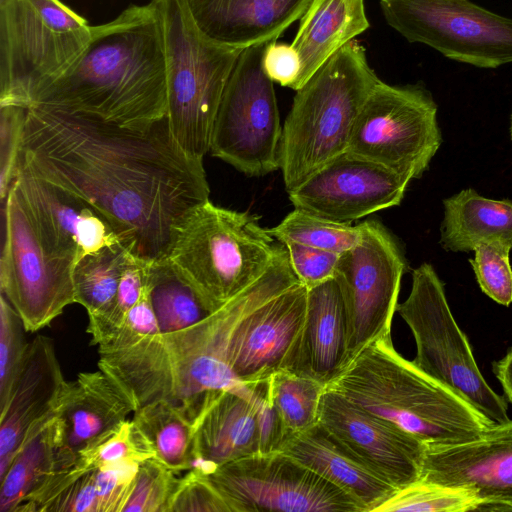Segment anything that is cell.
Wrapping results in <instances>:
<instances>
[{
	"label": "cell",
	"mask_w": 512,
	"mask_h": 512,
	"mask_svg": "<svg viewBox=\"0 0 512 512\" xmlns=\"http://www.w3.org/2000/svg\"><path fill=\"white\" fill-rule=\"evenodd\" d=\"M18 166L89 203L148 263L165 259L174 226L210 194L203 159L180 147L166 116L133 128L30 107Z\"/></svg>",
	"instance_id": "6da1fadb"
},
{
	"label": "cell",
	"mask_w": 512,
	"mask_h": 512,
	"mask_svg": "<svg viewBox=\"0 0 512 512\" xmlns=\"http://www.w3.org/2000/svg\"><path fill=\"white\" fill-rule=\"evenodd\" d=\"M299 282L287 247L277 245L267 270L250 286L202 321L114 351H98L99 369L129 396L135 410L164 400L194 424L208 399L240 384L232 371L239 330L246 318Z\"/></svg>",
	"instance_id": "7a4b0ae2"
},
{
	"label": "cell",
	"mask_w": 512,
	"mask_h": 512,
	"mask_svg": "<svg viewBox=\"0 0 512 512\" xmlns=\"http://www.w3.org/2000/svg\"><path fill=\"white\" fill-rule=\"evenodd\" d=\"M30 107L91 115L133 128L164 118V38L154 3L129 6L114 20L93 26L76 64Z\"/></svg>",
	"instance_id": "3957f363"
},
{
	"label": "cell",
	"mask_w": 512,
	"mask_h": 512,
	"mask_svg": "<svg viewBox=\"0 0 512 512\" xmlns=\"http://www.w3.org/2000/svg\"><path fill=\"white\" fill-rule=\"evenodd\" d=\"M327 388L428 445L472 440L494 424L402 357L391 335L366 346Z\"/></svg>",
	"instance_id": "277c9868"
},
{
	"label": "cell",
	"mask_w": 512,
	"mask_h": 512,
	"mask_svg": "<svg viewBox=\"0 0 512 512\" xmlns=\"http://www.w3.org/2000/svg\"><path fill=\"white\" fill-rule=\"evenodd\" d=\"M379 81L365 48L354 39L296 91L280 142L287 192L347 152L356 118Z\"/></svg>",
	"instance_id": "5b68a950"
},
{
	"label": "cell",
	"mask_w": 512,
	"mask_h": 512,
	"mask_svg": "<svg viewBox=\"0 0 512 512\" xmlns=\"http://www.w3.org/2000/svg\"><path fill=\"white\" fill-rule=\"evenodd\" d=\"M276 249L256 216L207 200L174 226L165 259L216 311L267 270Z\"/></svg>",
	"instance_id": "8992f818"
},
{
	"label": "cell",
	"mask_w": 512,
	"mask_h": 512,
	"mask_svg": "<svg viewBox=\"0 0 512 512\" xmlns=\"http://www.w3.org/2000/svg\"><path fill=\"white\" fill-rule=\"evenodd\" d=\"M160 16L171 133L190 156L203 159L228 78L244 49L221 44L197 25L187 0H151Z\"/></svg>",
	"instance_id": "52a82bcc"
},
{
	"label": "cell",
	"mask_w": 512,
	"mask_h": 512,
	"mask_svg": "<svg viewBox=\"0 0 512 512\" xmlns=\"http://www.w3.org/2000/svg\"><path fill=\"white\" fill-rule=\"evenodd\" d=\"M92 27L60 0H0V106L29 108L76 64Z\"/></svg>",
	"instance_id": "ba28073f"
},
{
	"label": "cell",
	"mask_w": 512,
	"mask_h": 512,
	"mask_svg": "<svg viewBox=\"0 0 512 512\" xmlns=\"http://www.w3.org/2000/svg\"><path fill=\"white\" fill-rule=\"evenodd\" d=\"M396 312L416 344L413 363L448 387L494 424L508 421L506 397L497 394L478 368L466 335L450 310L444 284L429 263L412 272V287Z\"/></svg>",
	"instance_id": "9c48e42d"
},
{
	"label": "cell",
	"mask_w": 512,
	"mask_h": 512,
	"mask_svg": "<svg viewBox=\"0 0 512 512\" xmlns=\"http://www.w3.org/2000/svg\"><path fill=\"white\" fill-rule=\"evenodd\" d=\"M269 42L245 48L228 78L210 152L249 177L280 169L282 126L273 81L263 69Z\"/></svg>",
	"instance_id": "30bf717a"
},
{
	"label": "cell",
	"mask_w": 512,
	"mask_h": 512,
	"mask_svg": "<svg viewBox=\"0 0 512 512\" xmlns=\"http://www.w3.org/2000/svg\"><path fill=\"white\" fill-rule=\"evenodd\" d=\"M441 143L437 105L429 91L380 80L356 118L347 152L412 180L428 169Z\"/></svg>",
	"instance_id": "8fae6325"
},
{
	"label": "cell",
	"mask_w": 512,
	"mask_h": 512,
	"mask_svg": "<svg viewBox=\"0 0 512 512\" xmlns=\"http://www.w3.org/2000/svg\"><path fill=\"white\" fill-rule=\"evenodd\" d=\"M387 24L412 43L480 68L512 63V19L469 0H380Z\"/></svg>",
	"instance_id": "7c38bea8"
},
{
	"label": "cell",
	"mask_w": 512,
	"mask_h": 512,
	"mask_svg": "<svg viewBox=\"0 0 512 512\" xmlns=\"http://www.w3.org/2000/svg\"><path fill=\"white\" fill-rule=\"evenodd\" d=\"M207 475L231 512H363L351 496L283 451L230 461Z\"/></svg>",
	"instance_id": "4fadbf2b"
},
{
	"label": "cell",
	"mask_w": 512,
	"mask_h": 512,
	"mask_svg": "<svg viewBox=\"0 0 512 512\" xmlns=\"http://www.w3.org/2000/svg\"><path fill=\"white\" fill-rule=\"evenodd\" d=\"M3 202L1 294L21 318L25 331L35 332L75 303L74 264L43 248L13 184Z\"/></svg>",
	"instance_id": "5bb4252c"
},
{
	"label": "cell",
	"mask_w": 512,
	"mask_h": 512,
	"mask_svg": "<svg viewBox=\"0 0 512 512\" xmlns=\"http://www.w3.org/2000/svg\"><path fill=\"white\" fill-rule=\"evenodd\" d=\"M359 225L361 238L340 254L335 274L348 316L351 363L370 343L391 335L407 267L400 247L381 223L367 220Z\"/></svg>",
	"instance_id": "9a60e30c"
},
{
	"label": "cell",
	"mask_w": 512,
	"mask_h": 512,
	"mask_svg": "<svg viewBox=\"0 0 512 512\" xmlns=\"http://www.w3.org/2000/svg\"><path fill=\"white\" fill-rule=\"evenodd\" d=\"M410 181L380 164L345 152L288 195L294 208L350 223L399 205Z\"/></svg>",
	"instance_id": "2e32d148"
},
{
	"label": "cell",
	"mask_w": 512,
	"mask_h": 512,
	"mask_svg": "<svg viewBox=\"0 0 512 512\" xmlns=\"http://www.w3.org/2000/svg\"><path fill=\"white\" fill-rule=\"evenodd\" d=\"M318 422L395 488L420 479L426 444L330 388L322 396Z\"/></svg>",
	"instance_id": "e0dca14e"
},
{
	"label": "cell",
	"mask_w": 512,
	"mask_h": 512,
	"mask_svg": "<svg viewBox=\"0 0 512 512\" xmlns=\"http://www.w3.org/2000/svg\"><path fill=\"white\" fill-rule=\"evenodd\" d=\"M420 479L472 492L479 510L512 511V420L465 442L426 444Z\"/></svg>",
	"instance_id": "ac0fdd59"
},
{
	"label": "cell",
	"mask_w": 512,
	"mask_h": 512,
	"mask_svg": "<svg viewBox=\"0 0 512 512\" xmlns=\"http://www.w3.org/2000/svg\"><path fill=\"white\" fill-rule=\"evenodd\" d=\"M43 248L73 263L120 242L109 221L70 192L18 166L12 183Z\"/></svg>",
	"instance_id": "d6986e66"
},
{
	"label": "cell",
	"mask_w": 512,
	"mask_h": 512,
	"mask_svg": "<svg viewBox=\"0 0 512 512\" xmlns=\"http://www.w3.org/2000/svg\"><path fill=\"white\" fill-rule=\"evenodd\" d=\"M308 289L298 282L251 313L242 324L232 357L239 383L295 371L307 312Z\"/></svg>",
	"instance_id": "ffe728a7"
},
{
	"label": "cell",
	"mask_w": 512,
	"mask_h": 512,
	"mask_svg": "<svg viewBox=\"0 0 512 512\" xmlns=\"http://www.w3.org/2000/svg\"><path fill=\"white\" fill-rule=\"evenodd\" d=\"M134 411L126 392L100 369L68 381L56 415V470L74 466L82 451L113 434Z\"/></svg>",
	"instance_id": "44dd1931"
},
{
	"label": "cell",
	"mask_w": 512,
	"mask_h": 512,
	"mask_svg": "<svg viewBox=\"0 0 512 512\" xmlns=\"http://www.w3.org/2000/svg\"><path fill=\"white\" fill-rule=\"evenodd\" d=\"M67 385L53 340L36 336L27 345L10 396L0 409V477L31 426L58 411Z\"/></svg>",
	"instance_id": "7402d4cb"
},
{
	"label": "cell",
	"mask_w": 512,
	"mask_h": 512,
	"mask_svg": "<svg viewBox=\"0 0 512 512\" xmlns=\"http://www.w3.org/2000/svg\"><path fill=\"white\" fill-rule=\"evenodd\" d=\"M194 426V467L206 473L260 453L258 412L250 383H240L211 397Z\"/></svg>",
	"instance_id": "603a6c76"
},
{
	"label": "cell",
	"mask_w": 512,
	"mask_h": 512,
	"mask_svg": "<svg viewBox=\"0 0 512 512\" xmlns=\"http://www.w3.org/2000/svg\"><path fill=\"white\" fill-rule=\"evenodd\" d=\"M350 364L348 316L334 277L308 289L305 326L294 372L329 387Z\"/></svg>",
	"instance_id": "cb8c5ba5"
},
{
	"label": "cell",
	"mask_w": 512,
	"mask_h": 512,
	"mask_svg": "<svg viewBox=\"0 0 512 512\" xmlns=\"http://www.w3.org/2000/svg\"><path fill=\"white\" fill-rule=\"evenodd\" d=\"M312 0H187L199 28L221 44L245 49L275 41Z\"/></svg>",
	"instance_id": "d4e9b609"
},
{
	"label": "cell",
	"mask_w": 512,
	"mask_h": 512,
	"mask_svg": "<svg viewBox=\"0 0 512 512\" xmlns=\"http://www.w3.org/2000/svg\"><path fill=\"white\" fill-rule=\"evenodd\" d=\"M282 451L351 496L363 512H372L397 489L364 465L319 422L291 436Z\"/></svg>",
	"instance_id": "484cf974"
},
{
	"label": "cell",
	"mask_w": 512,
	"mask_h": 512,
	"mask_svg": "<svg viewBox=\"0 0 512 512\" xmlns=\"http://www.w3.org/2000/svg\"><path fill=\"white\" fill-rule=\"evenodd\" d=\"M370 26L364 0H312L291 45L301 60L299 90L338 50Z\"/></svg>",
	"instance_id": "4316f807"
},
{
	"label": "cell",
	"mask_w": 512,
	"mask_h": 512,
	"mask_svg": "<svg viewBox=\"0 0 512 512\" xmlns=\"http://www.w3.org/2000/svg\"><path fill=\"white\" fill-rule=\"evenodd\" d=\"M443 203L440 244L446 251L469 252L491 242L512 248V201L485 198L469 188Z\"/></svg>",
	"instance_id": "83f0119b"
},
{
	"label": "cell",
	"mask_w": 512,
	"mask_h": 512,
	"mask_svg": "<svg viewBox=\"0 0 512 512\" xmlns=\"http://www.w3.org/2000/svg\"><path fill=\"white\" fill-rule=\"evenodd\" d=\"M57 412L31 426L0 477V512H18L56 471Z\"/></svg>",
	"instance_id": "f1b7e54d"
},
{
	"label": "cell",
	"mask_w": 512,
	"mask_h": 512,
	"mask_svg": "<svg viewBox=\"0 0 512 512\" xmlns=\"http://www.w3.org/2000/svg\"><path fill=\"white\" fill-rule=\"evenodd\" d=\"M132 418L154 453V458L175 471L196 465L195 426L185 414L164 400L147 403Z\"/></svg>",
	"instance_id": "f546056e"
},
{
	"label": "cell",
	"mask_w": 512,
	"mask_h": 512,
	"mask_svg": "<svg viewBox=\"0 0 512 512\" xmlns=\"http://www.w3.org/2000/svg\"><path fill=\"white\" fill-rule=\"evenodd\" d=\"M145 286L160 334L185 329L215 312L166 259L147 264Z\"/></svg>",
	"instance_id": "4dcf8cb0"
},
{
	"label": "cell",
	"mask_w": 512,
	"mask_h": 512,
	"mask_svg": "<svg viewBox=\"0 0 512 512\" xmlns=\"http://www.w3.org/2000/svg\"><path fill=\"white\" fill-rule=\"evenodd\" d=\"M133 255L120 243L106 246L81 258L73 269L75 303L88 315L98 313L113 301Z\"/></svg>",
	"instance_id": "1f68e13d"
},
{
	"label": "cell",
	"mask_w": 512,
	"mask_h": 512,
	"mask_svg": "<svg viewBox=\"0 0 512 512\" xmlns=\"http://www.w3.org/2000/svg\"><path fill=\"white\" fill-rule=\"evenodd\" d=\"M268 381L273 404L290 436L318 423L325 385L288 370L275 373Z\"/></svg>",
	"instance_id": "d6a6232c"
},
{
	"label": "cell",
	"mask_w": 512,
	"mask_h": 512,
	"mask_svg": "<svg viewBox=\"0 0 512 512\" xmlns=\"http://www.w3.org/2000/svg\"><path fill=\"white\" fill-rule=\"evenodd\" d=\"M267 232L284 245L298 243L338 254L353 248L361 238L359 224L329 220L298 208Z\"/></svg>",
	"instance_id": "836d02e7"
},
{
	"label": "cell",
	"mask_w": 512,
	"mask_h": 512,
	"mask_svg": "<svg viewBox=\"0 0 512 512\" xmlns=\"http://www.w3.org/2000/svg\"><path fill=\"white\" fill-rule=\"evenodd\" d=\"M98 512L95 470H56L19 512Z\"/></svg>",
	"instance_id": "e575fe53"
},
{
	"label": "cell",
	"mask_w": 512,
	"mask_h": 512,
	"mask_svg": "<svg viewBox=\"0 0 512 512\" xmlns=\"http://www.w3.org/2000/svg\"><path fill=\"white\" fill-rule=\"evenodd\" d=\"M481 506L482 502L468 490L419 479L396 489L372 512H466Z\"/></svg>",
	"instance_id": "d590c367"
},
{
	"label": "cell",
	"mask_w": 512,
	"mask_h": 512,
	"mask_svg": "<svg viewBox=\"0 0 512 512\" xmlns=\"http://www.w3.org/2000/svg\"><path fill=\"white\" fill-rule=\"evenodd\" d=\"M147 264L133 256L124 269L113 301L104 310L88 315L87 332L93 345L100 346L109 341L140 299L145 288Z\"/></svg>",
	"instance_id": "8d00e7d4"
},
{
	"label": "cell",
	"mask_w": 512,
	"mask_h": 512,
	"mask_svg": "<svg viewBox=\"0 0 512 512\" xmlns=\"http://www.w3.org/2000/svg\"><path fill=\"white\" fill-rule=\"evenodd\" d=\"M154 457L149 444L136 427L132 419H127L113 434L82 451L75 465L84 470H96L100 467L120 463L136 462Z\"/></svg>",
	"instance_id": "74e56055"
},
{
	"label": "cell",
	"mask_w": 512,
	"mask_h": 512,
	"mask_svg": "<svg viewBox=\"0 0 512 512\" xmlns=\"http://www.w3.org/2000/svg\"><path fill=\"white\" fill-rule=\"evenodd\" d=\"M178 481L176 472L156 458L142 461L122 512H169Z\"/></svg>",
	"instance_id": "f35d334b"
},
{
	"label": "cell",
	"mask_w": 512,
	"mask_h": 512,
	"mask_svg": "<svg viewBox=\"0 0 512 512\" xmlns=\"http://www.w3.org/2000/svg\"><path fill=\"white\" fill-rule=\"evenodd\" d=\"M511 249L500 242L483 243L474 249L475 257L469 260L482 292L504 306L512 303Z\"/></svg>",
	"instance_id": "ab89813d"
},
{
	"label": "cell",
	"mask_w": 512,
	"mask_h": 512,
	"mask_svg": "<svg viewBox=\"0 0 512 512\" xmlns=\"http://www.w3.org/2000/svg\"><path fill=\"white\" fill-rule=\"evenodd\" d=\"M23 322L15 309L0 296V409L6 404L21 368L28 343Z\"/></svg>",
	"instance_id": "60d3db41"
},
{
	"label": "cell",
	"mask_w": 512,
	"mask_h": 512,
	"mask_svg": "<svg viewBox=\"0 0 512 512\" xmlns=\"http://www.w3.org/2000/svg\"><path fill=\"white\" fill-rule=\"evenodd\" d=\"M169 512H231L226 501L199 467H193L178 481Z\"/></svg>",
	"instance_id": "b9f144b4"
},
{
	"label": "cell",
	"mask_w": 512,
	"mask_h": 512,
	"mask_svg": "<svg viewBox=\"0 0 512 512\" xmlns=\"http://www.w3.org/2000/svg\"><path fill=\"white\" fill-rule=\"evenodd\" d=\"M0 194L5 200L18 169L26 108L14 105L0 106Z\"/></svg>",
	"instance_id": "7bdbcfd3"
},
{
	"label": "cell",
	"mask_w": 512,
	"mask_h": 512,
	"mask_svg": "<svg viewBox=\"0 0 512 512\" xmlns=\"http://www.w3.org/2000/svg\"><path fill=\"white\" fill-rule=\"evenodd\" d=\"M139 464L120 462L95 470L98 512H122L132 491Z\"/></svg>",
	"instance_id": "ee69618b"
},
{
	"label": "cell",
	"mask_w": 512,
	"mask_h": 512,
	"mask_svg": "<svg viewBox=\"0 0 512 512\" xmlns=\"http://www.w3.org/2000/svg\"><path fill=\"white\" fill-rule=\"evenodd\" d=\"M285 246L296 277L307 289L335 277L340 254L298 243Z\"/></svg>",
	"instance_id": "f6af8a7d"
},
{
	"label": "cell",
	"mask_w": 512,
	"mask_h": 512,
	"mask_svg": "<svg viewBox=\"0 0 512 512\" xmlns=\"http://www.w3.org/2000/svg\"><path fill=\"white\" fill-rule=\"evenodd\" d=\"M160 334L157 318L151 306L146 286L138 302L130 309L112 338L98 346V351L130 348L143 339Z\"/></svg>",
	"instance_id": "bcb514c9"
},
{
	"label": "cell",
	"mask_w": 512,
	"mask_h": 512,
	"mask_svg": "<svg viewBox=\"0 0 512 512\" xmlns=\"http://www.w3.org/2000/svg\"><path fill=\"white\" fill-rule=\"evenodd\" d=\"M262 63L265 73L273 82L294 90L302 65L298 52L291 44L270 41Z\"/></svg>",
	"instance_id": "7dc6e473"
},
{
	"label": "cell",
	"mask_w": 512,
	"mask_h": 512,
	"mask_svg": "<svg viewBox=\"0 0 512 512\" xmlns=\"http://www.w3.org/2000/svg\"><path fill=\"white\" fill-rule=\"evenodd\" d=\"M493 372L503 388L506 399L512 403V348L502 359L493 363Z\"/></svg>",
	"instance_id": "c3c4849f"
},
{
	"label": "cell",
	"mask_w": 512,
	"mask_h": 512,
	"mask_svg": "<svg viewBox=\"0 0 512 512\" xmlns=\"http://www.w3.org/2000/svg\"><path fill=\"white\" fill-rule=\"evenodd\" d=\"M510 134H511V139H512V115H511V126H510Z\"/></svg>",
	"instance_id": "681fc988"
}]
</instances>
